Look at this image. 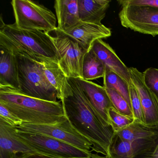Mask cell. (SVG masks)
Masks as SVG:
<instances>
[{
    "label": "cell",
    "instance_id": "cell-9",
    "mask_svg": "<svg viewBox=\"0 0 158 158\" xmlns=\"http://www.w3.org/2000/svg\"><path fill=\"white\" fill-rule=\"evenodd\" d=\"M19 131L31 132L54 138L86 152L92 151L91 141L77 132L68 119L55 125H35L23 123L16 127Z\"/></svg>",
    "mask_w": 158,
    "mask_h": 158
},
{
    "label": "cell",
    "instance_id": "cell-27",
    "mask_svg": "<svg viewBox=\"0 0 158 158\" xmlns=\"http://www.w3.org/2000/svg\"><path fill=\"white\" fill-rule=\"evenodd\" d=\"M0 117L13 126L18 127L23 123L22 120L15 116L1 103H0Z\"/></svg>",
    "mask_w": 158,
    "mask_h": 158
},
{
    "label": "cell",
    "instance_id": "cell-2",
    "mask_svg": "<svg viewBox=\"0 0 158 158\" xmlns=\"http://www.w3.org/2000/svg\"><path fill=\"white\" fill-rule=\"evenodd\" d=\"M0 103L24 123L55 125L67 119L61 102L31 98L8 87H0Z\"/></svg>",
    "mask_w": 158,
    "mask_h": 158
},
{
    "label": "cell",
    "instance_id": "cell-16",
    "mask_svg": "<svg viewBox=\"0 0 158 158\" xmlns=\"http://www.w3.org/2000/svg\"><path fill=\"white\" fill-rule=\"evenodd\" d=\"M0 87L20 90L18 64L12 50L0 45Z\"/></svg>",
    "mask_w": 158,
    "mask_h": 158
},
{
    "label": "cell",
    "instance_id": "cell-26",
    "mask_svg": "<svg viewBox=\"0 0 158 158\" xmlns=\"http://www.w3.org/2000/svg\"><path fill=\"white\" fill-rule=\"evenodd\" d=\"M143 77L147 87L158 99V69L148 68L143 73Z\"/></svg>",
    "mask_w": 158,
    "mask_h": 158
},
{
    "label": "cell",
    "instance_id": "cell-3",
    "mask_svg": "<svg viewBox=\"0 0 158 158\" xmlns=\"http://www.w3.org/2000/svg\"><path fill=\"white\" fill-rule=\"evenodd\" d=\"M0 26V45L40 63L44 59L58 62L56 48L48 32L20 29L14 23H4L2 17Z\"/></svg>",
    "mask_w": 158,
    "mask_h": 158
},
{
    "label": "cell",
    "instance_id": "cell-18",
    "mask_svg": "<svg viewBox=\"0 0 158 158\" xmlns=\"http://www.w3.org/2000/svg\"><path fill=\"white\" fill-rule=\"evenodd\" d=\"M41 63L46 77L58 93V99L61 100L72 94L73 90L68 78L62 71L58 62L44 59Z\"/></svg>",
    "mask_w": 158,
    "mask_h": 158
},
{
    "label": "cell",
    "instance_id": "cell-1",
    "mask_svg": "<svg viewBox=\"0 0 158 158\" xmlns=\"http://www.w3.org/2000/svg\"><path fill=\"white\" fill-rule=\"evenodd\" d=\"M68 78L73 93L60 100L64 114L74 128L91 141L92 151L107 158L114 130L93 109L76 78Z\"/></svg>",
    "mask_w": 158,
    "mask_h": 158
},
{
    "label": "cell",
    "instance_id": "cell-17",
    "mask_svg": "<svg viewBox=\"0 0 158 158\" xmlns=\"http://www.w3.org/2000/svg\"><path fill=\"white\" fill-rule=\"evenodd\" d=\"M54 8L57 28L62 32H67L82 23L79 18L77 0H56Z\"/></svg>",
    "mask_w": 158,
    "mask_h": 158
},
{
    "label": "cell",
    "instance_id": "cell-22",
    "mask_svg": "<svg viewBox=\"0 0 158 158\" xmlns=\"http://www.w3.org/2000/svg\"><path fill=\"white\" fill-rule=\"evenodd\" d=\"M103 77V87L106 89H112L116 90L124 98L131 107L128 83L120 76L107 68H106Z\"/></svg>",
    "mask_w": 158,
    "mask_h": 158
},
{
    "label": "cell",
    "instance_id": "cell-21",
    "mask_svg": "<svg viewBox=\"0 0 158 158\" xmlns=\"http://www.w3.org/2000/svg\"><path fill=\"white\" fill-rule=\"evenodd\" d=\"M106 67L92 49L86 53L82 65V76L85 80H94L103 77Z\"/></svg>",
    "mask_w": 158,
    "mask_h": 158
},
{
    "label": "cell",
    "instance_id": "cell-28",
    "mask_svg": "<svg viewBox=\"0 0 158 158\" xmlns=\"http://www.w3.org/2000/svg\"><path fill=\"white\" fill-rule=\"evenodd\" d=\"M128 4L138 5H148L158 8V0H124Z\"/></svg>",
    "mask_w": 158,
    "mask_h": 158
},
{
    "label": "cell",
    "instance_id": "cell-11",
    "mask_svg": "<svg viewBox=\"0 0 158 158\" xmlns=\"http://www.w3.org/2000/svg\"><path fill=\"white\" fill-rule=\"evenodd\" d=\"M37 153L20 139L16 127L0 117V158H17L22 154Z\"/></svg>",
    "mask_w": 158,
    "mask_h": 158
},
{
    "label": "cell",
    "instance_id": "cell-10",
    "mask_svg": "<svg viewBox=\"0 0 158 158\" xmlns=\"http://www.w3.org/2000/svg\"><path fill=\"white\" fill-rule=\"evenodd\" d=\"M129 71L131 81L140 98L145 123L158 126V99L144 83L143 73L134 67L129 68Z\"/></svg>",
    "mask_w": 158,
    "mask_h": 158
},
{
    "label": "cell",
    "instance_id": "cell-4",
    "mask_svg": "<svg viewBox=\"0 0 158 158\" xmlns=\"http://www.w3.org/2000/svg\"><path fill=\"white\" fill-rule=\"evenodd\" d=\"M13 52L18 64L20 86L18 91L31 98L58 102V93L46 77L42 63L16 52Z\"/></svg>",
    "mask_w": 158,
    "mask_h": 158
},
{
    "label": "cell",
    "instance_id": "cell-29",
    "mask_svg": "<svg viewBox=\"0 0 158 158\" xmlns=\"http://www.w3.org/2000/svg\"><path fill=\"white\" fill-rule=\"evenodd\" d=\"M134 158H158V143L148 151Z\"/></svg>",
    "mask_w": 158,
    "mask_h": 158
},
{
    "label": "cell",
    "instance_id": "cell-25",
    "mask_svg": "<svg viewBox=\"0 0 158 158\" xmlns=\"http://www.w3.org/2000/svg\"><path fill=\"white\" fill-rule=\"evenodd\" d=\"M129 94L130 103L134 114V119L145 123L140 98L137 90L133 83L129 85Z\"/></svg>",
    "mask_w": 158,
    "mask_h": 158
},
{
    "label": "cell",
    "instance_id": "cell-5",
    "mask_svg": "<svg viewBox=\"0 0 158 158\" xmlns=\"http://www.w3.org/2000/svg\"><path fill=\"white\" fill-rule=\"evenodd\" d=\"M11 4L18 28L46 32L57 28L56 16L44 5L31 0H13Z\"/></svg>",
    "mask_w": 158,
    "mask_h": 158
},
{
    "label": "cell",
    "instance_id": "cell-6",
    "mask_svg": "<svg viewBox=\"0 0 158 158\" xmlns=\"http://www.w3.org/2000/svg\"><path fill=\"white\" fill-rule=\"evenodd\" d=\"M48 33L56 48L58 64L66 77L83 79L82 65L86 50L77 40L57 27Z\"/></svg>",
    "mask_w": 158,
    "mask_h": 158
},
{
    "label": "cell",
    "instance_id": "cell-13",
    "mask_svg": "<svg viewBox=\"0 0 158 158\" xmlns=\"http://www.w3.org/2000/svg\"><path fill=\"white\" fill-rule=\"evenodd\" d=\"M158 143V139L127 141L115 135L110 148V155L107 158H134L148 151Z\"/></svg>",
    "mask_w": 158,
    "mask_h": 158
},
{
    "label": "cell",
    "instance_id": "cell-12",
    "mask_svg": "<svg viewBox=\"0 0 158 158\" xmlns=\"http://www.w3.org/2000/svg\"><path fill=\"white\" fill-rule=\"evenodd\" d=\"M76 79L93 109L112 127L109 110L113 106L105 88L90 81L80 78Z\"/></svg>",
    "mask_w": 158,
    "mask_h": 158
},
{
    "label": "cell",
    "instance_id": "cell-15",
    "mask_svg": "<svg viewBox=\"0 0 158 158\" xmlns=\"http://www.w3.org/2000/svg\"><path fill=\"white\" fill-rule=\"evenodd\" d=\"M64 33L77 40L87 52L91 49L92 45L96 40L106 39L111 35L110 29L102 24L83 22Z\"/></svg>",
    "mask_w": 158,
    "mask_h": 158
},
{
    "label": "cell",
    "instance_id": "cell-20",
    "mask_svg": "<svg viewBox=\"0 0 158 158\" xmlns=\"http://www.w3.org/2000/svg\"><path fill=\"white\" fill-rule=\"evenodd\" d=\"M125 140L133 141L139 139L154 140L158 139V126L148 125L135 120L124 129L115 133Z\"/></svg>",
    "mask_w": 158,
    "mask_h": 158
},
{
    "label": "cell",
    "instance_id": "cell-7",
    "mask_svg": "<svg viewBox=\"0 0 158 158\" xmlns=\"http://www.w3.org/2000/svg\"><path fill=\"white\" fill-rule=\"evenodd\" d=\"M16 134L21 140L36 152L53 158H88L92 153L45 135L23 132L17 128Z\"/></svg>",
    "mask_w": 158,
    "mask_h": 158
},
{
    "label": "cell",
    "instance_id": "cell-14",
    "mask_svg": "<svg viewBox=\"0 0 158 158\" xmlns=\"http://www.w3.org/2000/svg\"><path fill=\"white\" fill-rule=\"evenodd\" d=\"M91 49L106 68L120 76L129 85H132L129 68L126 66L109 44L102 40H98L94 42Z\"/></svg>",
    "mask_w": 158,
    "mask_h": 158
},
{
    "label": "cell",
    "instance_id": "cell-30",
    "mask_svg": "<svg viewBox=\"0 0 158 158\" xmlns=\"http://www.w3.org/2000/svg\"><path fill=\"white\" fill-rule=\"evenodd\" d=\"M17 158H55L50 156H46L39 153H31V154H22L19 155Z\"/></svg>",
    "mask_w": 158,
    "mask_h": 158
},
{
    "label": "cell",
    "instance_id": "cell-23",
    "mask_svg": "<svg viewBox=\"0 0 158 158\" xmlns=\"http://www.w3.org/2000/svg\"><path fill=\"white\" fill-rule=\"evenodd\" d=\"M113 106L120 113L134 117L131 107L124 98L116 90L112 89H106Z\"/></svg>",
    "mask_w": 158,
    "mask_h": 158
},
{
    "label": "cell",
    "instance_id": "cell-8",
    "mask_svg": "<svg viewBox=\"0 0 158 158\" xmlns=\"http://www.w3.org/2000/svg\"><path fill=\"white\" fill-rule=\"evenodd\" d=\"M117 2L121 6L119 17L123 27L153 37L158 35V8L128 4L124 0Z\"/></svg>",
    "mask_w": 158,
    "mask_h": 158
},
{
    "label": "cell",
    "instance_id": "cell-19",
    "mask_svg": "<svg viewBox=\"0 0 158 158\" xmlns=\"http://www.w3.org/2000/svg\"><path fill=\"white\" fill-rule=\"evenodd\" d=\"M80 21L83 23L101 24L110 6V0H77Z\"/></svg>",
    "mask_w": 158,
    "mask_h": 158
},
{
    "label": "cell",
    "instance_id": "cell-24",
    "mask_svg": "<svg viewBox=\"0 0 158 158\" xmlns=\"http://www.w3.org/2000/svg\"><path fill=\"white\" fill-rule=\"evenodd\" d=\"M109 115L112 126L115 133L124 129L134 121V117L120 113L114 107H111L109 110Z\"/></svg>",
    "mask_w": 158,
    "mask_h": 158
}]
</instances>
